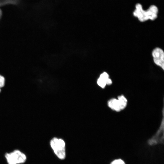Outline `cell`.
Here are the masks:
<instances>
[{
  "label": "cell",
  "instance_id": "6da1fadb",
  "mask_svg": "<svg viewBox=\"0 0 164 164\" xmlns=\"http://www.w3.org/2000/svg\"><path fill=\"white\" fill-rule=\"evenodd\" d=\"M135 8L133 15L141 22H143L149 19L154 20L157 17L158 9L154 5H151L147 10H144L142 5L137 3L135 5Z\"/></svg>",
  "mask_w": 164,
  "mask_h": 164
},
{
  "label": "cell",
  "instance_id": "7a4b0ae2",
  "mask_svg": "<svg viewBox=\"0 0 164 164\" xmlns=\"http://www.w3.org/2000/svg\"><path fill=\"white\" fill-rule=\"evenodd\" d=\"M4 157L7 164H23L27 159L26 155L18 149L6 153Z\"/></svg>",
  "mask_w": 164,
  "mask_h": 164
},
{
  "label": "cell",
  "instance_id": "3957f363",
  "mask_svg": "<svg viewBox=\"0 0 164 164\" xmlns=\"http://www.w3.org/2000/svg\"><path fill=\"white\" fill-rule=\"evenodd\" d=\"M50 144L56 156L60 159H65L66 153L64 141L61 138H54L50 141Z\"/></svg>",
  "mask_w": 164,
  "mask_h": 164
},
{
  "label": "cell",
  "instance_id": "277c9868",
  "mask_svg": "<svg viewBox=\"0 0 164 164\" xmlns=\"http://www.w3.org/2000/svg\"><path fill=\"white\" fill-rule=\"evenodd\" d=\"M152 55L155 63L164 69V52L162 49L157 47L152 51Z\"/></svg>",
  "mask_w": 164,
  "mask_h": 164
},
{
  "label": "cell",
  "instance_id": "5b68a950",
  "mask_svg": "<svg viewBox=\"0 0 164 164\" xmlns=\"http://www.w3.org/2000/svg\"><path fill=\"white\" fill-rule=\"evenodd\" d=\"M163 110V118L161 125L156 133L150 139L148 142L149 144L151 145L162 143L163 142L164 138V118Z\"/></svg>",
  "mask_w": 164,
  "mask_h": 164
},
{
  "label": "cell",
  "instance_id": "8992f818",
  "mask_svg": "<svg viewBox=\"0 0 164 164\" xmlns=\"http://www.w3.org/2000/svg\"><path fill=\"white\" fill-rule=\"evenodd\" d=\"M97 83L99 86L102 88H104L106 85H111L112 83V81L109 78L108 74L106 72H104L100 75L99 77L97 79Z\"/></svg>",
  "mask_w": 164,
  "mask_h": 164
},
{
  "label": "cell",
  "instance_id": "52a82bcc",
  "mask_svg": "<svg viewBox=\"0 0 164 164\" xmlns=\"http://www.w3.org/2000/svg\"><path fill=\"white\" fill-rule=\"evenodd\" d=\"M108 107L112 110L118 112L121 111L119 104L118 99L112 98L108 102Z\"/></svg>",
  "mask_w": 164,
  "mask_h": 164
},
{
  "label": "cell",
  "instance_id": "ba28073f",
  "mask_svg": "<svg viewBox=\"0 0 164 164\" xmlns=\"http://www.w3.org/2000/svg\"><path fill=\"white\" fill-rule=\"evenodd\" d=\"M118 101L121 110L124 109L126 106L127 100L126 98L123 95H120L118 97Z\"/></svg>",
  "mask_w": 164,
  "mask_h": 164
},
{
  "label": "cell",
  "instance_id": "9c48e42d",
  "mask_svg": "<svg viewBox=\"0 0 164 164\" xmlns=\"http://www.w3.org/2000/svg\"><path fill=\"white\" fill-rule=\"evenodd\" d=\"M5 84V77L0 74V94L2 91V89L3 88Z\"/></svg>",
  "mask_w": 164,
  "mask_h": 164
},
{
  "label": "cell",
  "instance_id": "30bf717a",
  "mask_svg": "<svg viewBox=\"0 0 164 164\" xmlns=\"http://www.w3.org/2000/svg\"><path fill=\"white\" fill-rule=\"evenodd\" d=\"M111 164H125V162L121 159H117L113 161Z\"/></svg>",
  "mask_w": 164,
  "mask_h": 164
}]
</instances>
